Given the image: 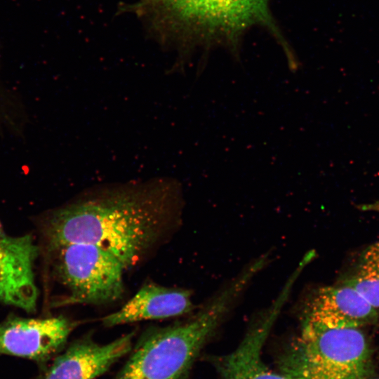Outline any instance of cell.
<instances>
[{
	"instance_id": "1",
	"label": "cell",
	"mask_w": 379,
	"mask_h": 379,
	"mask_svg": "<svg viewBox=\"0 0 379 379\" xmlns=\"http://www.w3.org/2000/svg\"><path fill=\"white\" fill-rule=\"evenodd\" d=\"M182 204L181 185L168 177L96 186L40 220L43 247L96 245L127 270L173 227Z\"/></svg>"
},
{
	"instance_id": "2",
	"label": "cell",
	"mask_w": 379,
	"mask_h": 379,
	"mask_svg": "<svg viewBox=\"0 0 379 379\" xmlns=\"http://www.w3.org/2000/svg\"><path fill=\"white\" fill-rule=\"evenodd\" d=\"M253 277L245 269L188 319L148 328L114 379H188L201 349Z\"/></svg>"
},
{
	"instance_id": "3",
	"label": "cell",
	"mask_w": 379,
	"mask_h": 379,
	"mask_svg": "<svg viewBox=\"0 0 379 379\" xmlns=\"http://www.w3.org/2000/svg\"><path fill=\"white\" fill-rule=\"evenodd\" d=\"M270 0H140L131 11L206 41L235 50L241 35L254 25L266 27L281 44L290 67L297 62L270 10Z\"/></svg>"
},
{
	"instance_id": "4",
	"label": "cell",
	"mask_w": 379,
	"mask_h": 379,
	"mask_svg": "<svg viewBox=\"0 0 379 379\" xmlns=\"http://www.w3.org/2000/svg\"><path fill=\"white\" fill-rule=\"evenodd\" d=\"M370 366V349L359 328L302 326L279 359L290 379H361Z\"/></svg>"
},
{
	"instance_id": "5",
	"label": "cell",
	"mask_w": 379,
	"mask_h": 379,
	"mask_svg": "<svg viewBox=\"0 0 379 379\" xmlns=\"http://www.w3.org/2000/svg\"><path fill=\"white\" fill-rule=\"evenodd\" d=\"M52 277L67 291L57 304L103 305L124 293L121 261L96 245L72 243L43 247Z\"/></svg>"
},
{
	"instance_id": "6",
	"label": "cell",
	"mask_w": 379,
	"mask_h": 379,
	"mask_svg": "<svg viewBox=\"0 0 379 379\" xmlns=\"http://www.w3.org/2000/svg\"><path fill=\"white\" fill-rule=\"evenodd\" d=\"M76 326L63 315L22 317L10 314L0 323V354L31 360L41 368L65 347Z\"/></svg>"
},
{
	"instance_id": "7",
	"label": "cell",
	"mask_w": 379,
	"mask_h": 379,
	"mask_svg": "<svg viewBox=\"0 0 379 379\" xmlns=\"http://www.w3.org/2000/svg\"><path fill=\"white\" fill-rule=\"evenodd\" d=\"M298 265L270 307L253 323L237 348L230 354L210 359L220 379H290L271 370L262 358V347L295 281L302 272Z\"/></svg>"
},
{
	"instance_id": "8",
	"label": "cell",
	"mask_w": 379,
	"mask_h": 379,
	"mask_svg": "<svg viewBox=\"0 0 379 379\" xmlns=\"http://www.w3.org/2000/svg\"><path fill=\"white\" fill-rule=\"evenodd\" d=\"M39 252L31 234L11 236L0 223V302L36 312L39 289L34 265Z\"/></svg>"
},
{
	"instance_id": "9",
	"label": "cell",
	"mask_w": 379,
	"mask_h": 379,
	"mask_svg": "<svg viewBox=\"0 0 379 379\" xmlns=\"http://www.w3.org/2000/svg\"><path fill=\"white\" fill-rule=\"evenodd\" d=\"M134 333L100 344L89 334L77 338L32 379H95L129 354Z\"/></svg>"
},
{
	"instance_id": "10",
	"label": "cell",
	"mask_w": 379,
	"mask_h": 379,
	"mask_svg": "<svg viewBox=\"0 0 379 379\" xmlns=\"http://www.w3.org/2000/svg\"><path fill=\"white\" fill-rule=\"evenodd\" d=\"M378 318V309L352 286L341 283L324 286L306 303L302 324L321 328H359Z\"/></svg>"
},
{
	"instance_id": "11",
	"label": "cell",
	"mask_w": 379,
	"mask_h": 379,
	"mask_svg": "<svg viewBox=\"0 0 379 379\" xmlns=\"http://www.w3.org/2000/svg\"><path fill=\"white\" fill-rule=\"evenodd\" d=\"M193 307L190 291L149 282L119 310L104 317L102 322L106 327H113L144 320L175 317L191 312Z\"/></svg>"
},
{
	"instance_id": "12",
	"label": "cell",
	"mask_w": 379,
	"mask_h": 379,
	"mask_svg": "<svg viewBox=\"0 0 379 379\" xmlns=\"http://www.w3.org/2000/svg\"><path fill=\"white\" fill-rule=\"evenodd\" d=\"M342 283L355 288L379 308V241L361 252L352 273Z\"/></svg>"
},
{
	"instance_id": "13",
	"label": "cell",
	"mask_w": 379,
	"mask_h": 379,
	"mask_svg": "<svg viewBox=\"0 0 379 379\" xmlns=\"http://www.w3.org/2000/svg\"><path fill=\"white\" fill-rule=\"evenodd\" d=\"M361 379H379V378H366V377H364V378H361Z\"/></svg>"
},
{
	"instance_id": "14",
	"label": "cell",
	"mask_w": 379,
	"mask_h": 379,
	"mask_svg": "<svg viewBox=\"0 0 379 379\" xmlns=\"http://www.w3.org/2000/svg\"><path fill=\"white\" fill-rule=\"evenodd\" d=\"M378 210H379V204H378Z\"/></svg>"
}]
</instances>
